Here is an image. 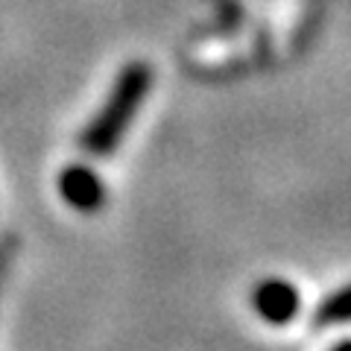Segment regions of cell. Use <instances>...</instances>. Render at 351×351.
<instances>
[{
  "mask_svg": "<svg viewBox=\"0 0 351 351\" xmlns=\"http://www.w3.org/2000/svg\"><path fill=\"white\" fill-rule=\"evenodd\" d=\"M152 85V71L144 62H132L117 76V82L108 94V100L97 112V117L85 126L80 147L88 156H108L123 138V132L132 123V114L138 112V106L144 103V97Z\"/></svg>",
  "mask_w": 351,
  "mask_h": 351,
  "instance_id": "1",
  "label": "cell"
},
{
  "mask_svg": "<svg viewBox=\"0 0 351 351\" xmlns=\"http://www.w3.org/2000/svg\"><path fill=\"white\" fill-rule=\"evenodd\" d=\"M59 193L64 202L73 205L76 211H82V214H94L106 199L103 179L91 167H85V164H71V167L62 170Z\"/></svg>",
  "mask_w": 351,
  "mask_h": 351,
  "instance_id": "2",
  "label": "cell"
},
{
  "mask_svg": "<svg viewBox=\"0 0 351 351\" xmlns=\"http://www.w3.org/2000/svg\"><path fill=\"white\" fill-rule=\"evenodd\" d=\"M252 302H255V311L272 325L290 322L295 316V311H299V293H295V287L287 281H278V278L258 284Z\"/></svg>",
  "mask_w": 351,
  "mask_h": 351,
  "instance_id": "3",
  "label": "cell"
},
{
  "mask_svg": "<svg viewBox=\"0 0 351 351\" xmlns=\"http://www.w3.org/2000/svg\"><path fill=\"white\" fill-rule=\"evenodd\" d=\"M316 322L319 325H339V322H351V284L343 290H337L331 299H328L319 313H316Z\"/></svg>",
  "mask_w": 351,
  "mask_h": 351,
  "instance_id": "4",
  "label": "cell"
},
{
  "mask_svg": "<svg viewBox=\"0 0 351 351\" xmlns=\"http://www.w3.org/2000/svg\"><path fill=\"white\" fill-rule=\"evenodd\" d=\"M334 351H351V339H348V343H339Z\"/></svg>",
  "mask_w": 351,
  "mask_h": 351,
  "instance_id": "5",
  "label": "cell"
}]
</instances>
